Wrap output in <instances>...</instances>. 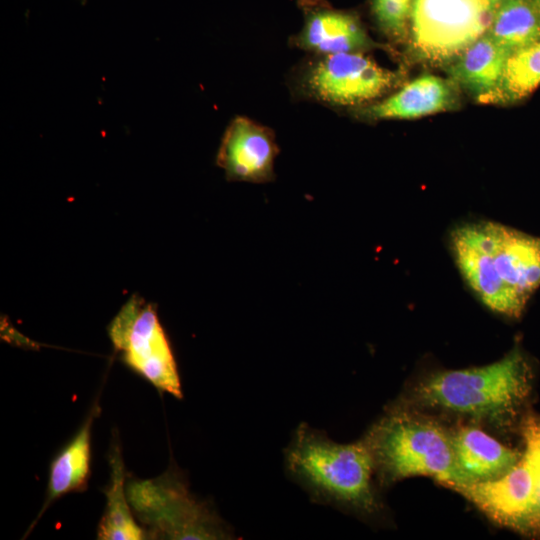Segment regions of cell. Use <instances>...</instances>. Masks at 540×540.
Returning <instances> with one entry per match:
<instances>
[{
	"instance_id": "cell-1",
	"label": "cell",
	"mask_w": 540,
	"mask_h": 540,
	"mask_svg": "<svg viewBox=\"0 0 540 540\" xmlns=\"http://www.w3.org/2000/svg\"><path fill=\"white\" fill-rule=\"evenodd\" d=\"M531 388V366L516 347L485 366L434 371L397 402L435 417L503 432L518 420Z\"/></svg>"
},
{
	"instance_id": "cell-2",
	"label": "cell",
	"mask_w": 540,
	"mask_h": 540,
	"mask_svg": "<svg viewBox=\"0 0 540 540\" xmlns=\"http://www.w3.org/2000/svg\"><path fill=\"white\" fill-rule=\"evenodd\" d=\"M463 279L490 310L519 318L540 286V237L493 221L466 223L450 236Z\"/></svg>"
},
{
	"instance_id": "cell-3",
	"label": "cell",
	"mask_w": 540,
	"mask_h": 540,
	"mask_svg": "<svg viewBox=\"0 0 540 540\" xmlns=\"http://www.w3.org/2000/svg\"><path fill=\"white\" fill-rule=\"evenodd\" d=\"M287 475L310 499L363 518L379 516L376 468L364 437L341 444L324 431L301 423L284 452Z\"/></svg>"
},
{
	"instance_id": "cell-4",
	"label": "cell",
	"mask_w": 540,
	"mask_h": 540,
	"mask_svg": "<svg viewBox=\"0 0 540 540\" xmlns=\"http://www.w3.org/2000/svg\"><path fill=\"white\" fill-rule=\"evenodd\" d=\"M372 452L376 481L387 487L413 476L453 489L461 484L451 427L433 415L393 403L363 436Z\"/></svg>"
},
{
	"instance_id": "cell-5",
	"label": "cell",
	"mask_w": 540,
	"mask_h": 540,
	"mask_svg": "<svg viewBox=\"0 0 540 540\" xmlns=\"http://www.w3.org/2000/svg\"><path fill=\"white\" fill-rule=\"evenodd\" d=\"M126 494L146 539H228L229 529L211 505L192 495L174 466L153 479H129Z\"/></svg>"
},
{
	"instance_id": "cell-6",
	"label": "cell",
	"mask_w": 540,
	"mask_h": 540,
	"mask_svg": "<svg viewBox=\"0 0 540 540\" xmlns=\"http://www.w3.org/2000/svg\"><path fill=\"white\" fill-rule=\"evenodd\" d=\"M523 450L503 476L460 485L459 493L494 523L529 537H540V416L521 422Z\"/></svg>"
},
{
	"instance_id": "cell-7",
	"label": "cell",
	"mask_w": 540,
	"mask_h": 540,
	"mask_svg": "<svg viewBox=\"0 0 540 540\" xmlns=\"http://www.w3.org/2000/svg\"><path fill=\"white\" fill-rule=\"evenodd\" d=\"M495 10L489 0H413L411 50L424 62L451 64L488 32Z\"/></svg>"
},
{
	"instance_id": "cell-8",
	"label": "cell",
	"mask_w": 540,
	"mask_h": 540,
	"mask_svg": "<svg viewBox=\"0 0 540 540\" xmlns=\"http://www.w3.org/2000/svg\"><path fill=\"white\" fill-rule=\"evenodd\" d=\"M107 330L115 352L127 366L158 390L182 398L176 361L155 304L133 295Z\"/></svg>"
},
{
	"instance_id": "cell-9",
	"label": "cell",
	"mask_w": 540,
	"mask_h": 540,
	"mask_svg": "<svg viewBox=\"0 0 540 540\" xmlns=\"http://www.w3.org/2000/svg\"><path fill=\"white\" fill-rule=\"evenodd\" d=\"M397 74L362 52L318 55L301 74L309 97L333 106H357L383 96L397 83Z\"/></svg>"
},
{
	"instance_id": "cell-10",
	"label": "cell",
	"mask_w": 540,
	"mask_h": 540,
	"mask_svg": "<svg viewBox=\"0 0 540 540\" xmlns=\"http://www.w3.org/2000/svg\"><path fill=\"white\" fill-rule=\"evenodd\" d=\"M279 153L274 132L238 116L226 128L216 156L227 180L266 183L274 180V161Z\"/></svg>"
},
{
	"instance_id": "cell-11",
	"label": "cell",
	"mask_w": 540,
	"mask_h": 540,
	"mask_svg": "<svg viewBox=\"0 0 540 540\" xmlns=\"http://www.w3.org/2000/svg\"><path fill=\"white\" fill-rule=\"evenodd\" d=\"M451 439L460 485L497 479L507 473L521 456V451L502 444L474 424L452 426Z\"/></svg>"
},
{
	"instance_id": "cell-12",
	"label": "cell",
	"mask_w": 540,
	"mask_h": 540,
	"mask_svg": "<svg viewBox=\"0 0 540 540\" xmlns=\"http://www.w3.org/2000/svg\"><path fill=\"white\" fill-rule=\"evenodd\" d=\"M293 44L317 55L362 52L372 45L355 16L327 8L307 12Z\"/></svg>"
},
{
	"instance_id": "cell-13",
	"label": "cell",
	"mask_w": 540,
	"mask_h": 540,
	"mask_svg": "<svg viewBox=\"0 0 540 540\" xmlns=\"http://www.w3.org/2000/svg\"><path fill=\"white\" fill-rule=\"evenodd\" d=\"M455 102L453 81L423 75L363 111L371 119H413L444 111Z\"/></svg>"
},
{
	"instance_id": "cell-14",
	"label": "cell",
	"mask_w": 540,
	"mask_h": 540,
	"mask_svg": "<svg viewBox=\"0 0 540 540\" xmlns=\"http://www.w3.org/2000/svg\"><path fill=\"white\" fill-rule=\"evenodd\" d=\"M509 54L486 33L451 63L452 81L479 99L500 100L503 70Z\"/></svg>"
},
{
	"instance_id": "cell-15",
	"label": "cell",
	"mask_w": 540,
	"mask_h": 540,
	"mask_svg": "<svg viewBox=\"0 0 540 540\" xmlns=\"http://www.w3.org/2000/svg\"><path fill=\"white\" fill-rule=\"evenodd\" d=\"M99 410L95 406L74 438L53 459L50 466L47 497L38 518L57 498L86 489L91 460V428Z\"/></svg>"
},
{
	"instance_id": "cell-16",
	"label": "cell",
	"mask_w": 540,
	"mask_h": 540,
	"mask_svg": "<svg viewBox=\"0 0 540 540\" xmlns=\"http://www.w3.org/2000/svg\"><path fill=\"white\" fill-rule=\"evenodd\" d=\"M110 483L105 489L106 509L99 522L97 538L100 540L146 539L142 526L134 519L125 488V467L118 444L109 454Z\"/></svg>"
},
{
	"instance_id": "cell-17",
	"label": "cell",
	"mask_w": 540,
	"mask_h": 540,
	"mask_svg": "<svg viewBox=\"0 0 540 540\" xmlns=\"http://www.w3.org/2000/svg\"><path fill=\"white\" fill-rule=\"evenodd\" d=\"M487 34L508 52L540 41L537 0H505L496 7Z\"/></svg>"
},
{
	"instance_id": "cell-18",
	"label": "cell",
	"mask_w": 540,
	"mask_h": 540,
	"mask_svg": "<svg viewBox=\"0 0 540 540\" xmlns=\"http://www.w3.org/2000/svg\"><path fill=\"white\" fill-rule=\"evenodd\" d=\"M540 85V41L511 52L505 62L500 99L519 100Z\"/></svg>"
},
{
	"instance_id": "cell-19",
	"label": "cell",
	"mask_w": 540,
	"mask_h": 540,
	"mask_svg": "<svg viewBox=\"0 0 540 540\" xmlns=\"http://www.w3.org/2000/svg\"><path fill=\"white\" fill-rule=\"evenodd\" d=\"M412 4L413 0H374L376 21L390 38L402 40L408 34Z\"/></svg>"
},
{
	"instance_id": "cell-20",
	"label": "cell",
	"mask_w": 540,
	"mask_h": 540,
	"mask_svg": "<svg viewBox=\"0 0 540 540\" xmlns=\"http://www.w3.org/2000/svg\"><path fill=\"white\" fill-rule=\"evenodd\" d=\"M489 1L496 8L499 4H501L505 0H489Z\"/></svg>"
},
{
	"instance_id": "cell-21",
	"label": "cell",
	"mask_w": 540,
	"mask_h": 540,
	"mask_svg": "<svg viewBox=\"0 0 540 540\" xmlns=\"http://www.w3.org/2000/svg\"><path fill=\"white\" fill-rule=\"evenodd\" d=\"M537 1H538V2H539V4H540V0H537Z\"/></svg>"
}]
</instances>
